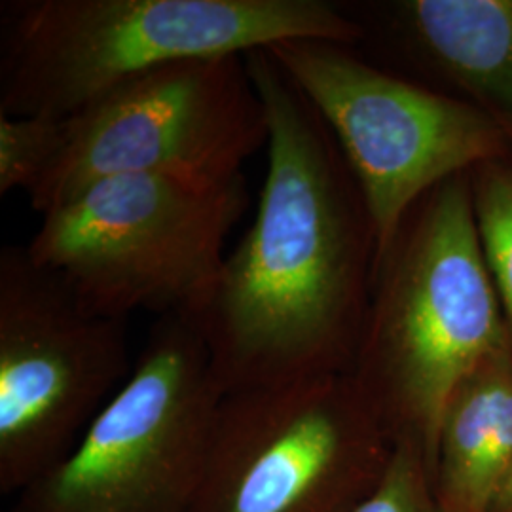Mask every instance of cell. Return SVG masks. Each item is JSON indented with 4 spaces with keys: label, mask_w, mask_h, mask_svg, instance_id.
Here are the masks:
<instances>
[{
    "label": "cell",
    "mask_w": 512,
    "mask_h": 512,
    "mask_svg": "<svg viewBox=\"0 0 512 512\" xmlns=\"http://www.w3.org/2000/svg\"><path fill=\"white\" fill-rule=\"evenodd\" d=\"M245 61L268 118L266 177L253 224L190 319L224 395L349 372L376 262L329 128L268 48Z\"/></svg>",
    "instance_id": "cell-1"
},
{
    "label": "cell",
    "mask_w": 512,
    "mask_h": 512,
    "mask_svg": "<svg viewBox=\"0 0 512 512\" xmlns=\"http://www.w3.org/2000/svg\"><path fill=\"white\" fill-rule=\"evenodd\" d=\"M509 342L463 173L412 207L376 262L349 374L393 444L418 448L433 469L454 389Z\"/></svg>",
    "instance_id": "cell-2"
},
{
    "label": "cell",
    "mask_w": 512,
    "mask_h": 512,
    "mask_svg": "<svg viewBox=\"0 0 512 512\" xmlns=\"http://www.w3.org/2000/svg\"><path fill=\"white\" fill-rule=\"evenodd\" d=\"M302 38L357 48L363 29L327 0L2 2L0 114L67 118L167 65Z\"/></svg>",
    "instance_id": "cell-3"
},
{
    "label": "cell",
    "mask_w": 512,
    "mask_h": 512,
    "mask_svg": "<svg viewBox=\"0 0 512 512\" xmlns=\"http://www.w3.org/2000/svg\"><path fill=\"white\" fill-rule=\"evenodd\" d=\"M249 207L226 181L129 175L90 184L42 215L27 251L88 310L194 319L215 289L226 239Z\"/></svg>",
    "instance_id": "cell-4"
},
{
    "label": "cell",
    "mask_w": 512,
    "mask_h": 512,
    "mask_svg": "<svg viewBox=\"0 0 512 512\" xmlns=\"http://www.w3.org/2000/svg\"><path fill=\"white\" fill-rule=\"evenodd\" d=\"M222 397L200 332L158 317L128 380L10 512H192Z\"/></svg>",
    "instance_id": "cell-5"
},
{
    "label": "cell",
    "mask_w": 512,
    "mask_h": 512,
    "mask_svg": "<svg viewBox=\"0 0 512 512\" xmlns=\"http://www.w3.org/2000/svg\"><path fill=\"white\" fill-rule=\"evenodd\" d=\"M268 50L340 148L370 217L376 262L425 194L476 165L512 160L475 105L380 69L353 46L302 38Z\"/></svg>",
    "instance_id": "cell-6"
},
{
    "label": "cell",
    "mask_w": 512,
    "mask_h": 512,
    "mask_svg": "<svg viewBox=\"0 0 512 512\" xmlns=\"http://www.w3.org/2000/svg\"><path fill=\"white\" fill-rule=\"evenodd\" d=\"M393 450L349 372L230 393L192 512H351Z\"/></svg>",
    "instance_id": "cell-7"
},
{
    "label": "cell",
    "mask_w": 512,
    "mask_h": 512,
    "mask_svg": "<svg viewBox=\"0 0 512 512\" xmlns=\"http://www.w3.org/2000/svg\"><path fill=\"white\" fill-rule=\"evenodd\" d=\"M59 124L54 162L29 192L40 215L114 177L234 179L270 135L245 55L167 65L59 118Z\"/></svg>",
    "instance_id": "cell-8"
},
{
    "label": "cell",
    "mask_w": 512,
    "mask_h": 512,
    "mask_svg": "<svg viewBox=\"0 0 512 512\" xmlns=\"http://www.w3.org/2000/svg\"><path fill=\"white\" fill-rule=\"evenodd\" d=\"M131 370L124 319L84 308L27 247H4L0 492L16 497L65 458Z\"/></svg>",
    "instance_id": "cell-9"
},
{
    "label": "cell",
    "mask_w": 512,
    "mask_h": 512,
    "mask_svg": "<svg viewBox=\"0 0 512 512\" xmlns=\"http://www.w3.org/2000/svg\"><path fill=\"white\" fill-rule=\"evenodd\" d=\"M363 42L418 73L439 76L486 114L512 154V0L342 4Z\"/></svg>",
    "instance_id": "cell-10"
},
{
    "label": "cell",
    "mask_w": 512,
    "mask_h": 512,
    "mask_svg": "<svg viewBox=\"0 0 512 512\" xmlns=\"http://www.w3.org/2000/svg\"><path fill=\"white\" fill-rule=\"evenodd\" d=\"M512 463V342L454 389L440 421L433 486L446 512H492Z\"/></svg>",
    "instance_id": "cell-11"
},
{
    "label": "cell",
    "mask_w": 512,
    "mask_h": 512,
    "mask_svg": "<svg viewBox=\"0 0 512 512\" xmlns=\"http://www.w3.org/2000/svg\"><path fill=\"white\" fill-rule=\"evenodd\" d=\"M469 177L482 249L512 336V160L476 165Z\"/></svg>",
    "instance_id": "cell-12"
},
{
    "label": "cell",
    "mask_w": 512,
    "mask_h": 512,
    "mask_svg": "<svg viewBox=\"0 0 512 512\" xmlns=\"http://www.w3.org/2000/svg\"><path fill=\"white\" fill-rule=\"evenodd\" d=\"M61 143L59 118L0 114V196H27L46 175Z\"/></svg>",
    "instance_id": "cell-13"
},
{
    "label": "cell",
    "mask_w": 512,
    "mask_h": 512,
    "mask_svg": "<svg viewBox=\"0 0 512 512\" xmlns=\"http://www.w3.org/2000/svg\"><path fill=\"white\" fill-rule=\"evenodd\" d=\"M351 512H446L435 494L427 459L410 444H395L384 475Z\"/></svg>",
    "instance_id": "cell-14"
},
{
    "label": "cell",
    "mask_w": 512,
    "mask_h": 512,
    "mask_svg": "<svg viewBox=\"0 0 512 512\" xmlns=\"http://www.w3.org/2000/svg\"><path fill=\"white\" fill-rule=\"evenodd\" d=\"M492 512H512V463L509 473L505 476V482L495 497Z\"/></svg>",
    "instance_id": "cell-15"
}]
</instances>
